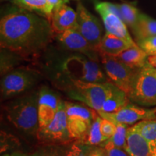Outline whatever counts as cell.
Returning a JSON list of instances; mask_svg holds the SVG:
<instances>
[{"label":"cell","mask_w":156,"mask_h":156,"mask_svg":"<svg viewBox=\"0 0 156 156\" xmlns=\"http://www.w3.org/2000/svg\"><path fill=\"white\" fill-rule=\"evenodd\" d=\"M54 31L48 19L25 9L4 16L0 22V45L23 57L36 56L51 42Z\"/></svg>","instance_id":"6da1fadb"},{"label":"cell","mask_w":156,"mask_h":156,"mask_svg":"<svg viewBox=\"0 0 156 156\" xmlns=\"http://www.w3.org/2000/svg\"><path fill=\"white\" fill-rule=\"evenodd\" d=\"M38 93L33 92L12 101L5 107L7 119L17 129L30 134L39 129Z\"/></svg>","instance_id":"7a4b0ae2"},{"label":"cell","mask_w":156,"mask_h":156,"mask_svg":"<svg viewBox=\"0 0 156 156\" xmlns=\"http://www.w3.org/2000/svg\"><path fill=\"white\" fill-rule=\"evenodd\" d=\"M72 85L68 91L70 98L80 101L87 107L99 112L103 103L110 94L114 84L106 83H87L70 80Z\"/></svg>","instance_id":"3957f363"},{"label":"cell","mask_w":156,"mask_h":156,"mask_svg":"<svg viewBox=\"0 0 156 156\" xmlns=\"http://www.w3.org/2000/svg\"><path fill=\"white\" fill-rule=\"evenodd\" d=\"M128 97L140 106H156V69L148 62L138 69Z\"/></svg>","instance_id":"277c9868"},{"label":"cell","mask_w":156,"mask_h":156,"mask_svg":"<svg viewBox=\"0 0 156 156\" xmlns=\"http://www.w3.org/2000/svg\"><path fill=\"white\" fill-rule=\"evenodd\" d=\"M62 69L70 80L87 83L109 82L96 60L82 56H70L64 62Z\"/></svg>","instance_id":"5b68a950"},{"label":"cell","mask_w":156,"mask_h":156,"mask_svg":"<svg viewBox=\"0 0 156 156\" xmlns=\"http://www.w3.org/2000/svg\"><path fill=\"white\" fill-rule=\"evenodd\" d=\"M65 106L70 137L73 140L82 142L98 114L96 111L79 103L65 101Z\"/></svg>","instance_id":"8992f818"},{"label":"cell","mask_w":156,"mask_h":156,"mask_svg":"<svg viewBox=\"0 0 156 156\" xmlns=\"http://www.w3.org/2000/svg\"><path fill=\"white\" fill-rule=\"evenodd\" d=\"M38 78V74L31 69H17L9 71L2 77V98H11L25 92L36 83Z\"/></svg>","instance_id":"52a82bcc"},{"label":"cell","mask_w":156,"mask_h":156,"mask_svg":"<svg viewBox=\"0 0 156 156\" xmlns=\"http://www.w3.org/2000/svg\"><path fill=\"white\" fill-rule=\"evenodd\" d=\"M101 62L108 81L124 90L127 95L139 69H133L121 62L116 56L100 54Z\"/></svg>","instance_id":"ba28073f"},{"label":"cell","mask_w":156,"mask_h":156,"mask_svg":"<svg viewBox=\"0 0 156 156\" xmlns=\"http://www.w3.org/2000/svg\"><path fill=\"white\" fill-rule=\"evenodd\" d=\"M38 140L44 144L64 145L72 141L67 126L65 101H62L54 119L46 127L38 129Z\"/></svg>","instance_id":"9c48e42d"},{"label":"cell","mask_w":156,"mask_h":156,"mask_svg":"<svg viewBox=\"0 0 156 156\" xmlns=\"http://www.w3.org/2000/svg\"><path fill=\"white\" fill-rule=\"evenodd\" d=\"M101 118L112 121L114 124L134 125L143 120L156 119V107L153 108L137 106L129 102L115 113L98 112Z\"/></svg>","instance_id":"30bf717a"},{"label":"cell","mask_w":156,"mask_h":156,"mask_svg":"<svg viewBox=\"0 0 156 156\" xmlns=\"http://www.w3.org/2000/svg\"><path fill=\"white\" fill-rule=\"evenodd\" d=\"M77 30L97 51L103 38V26L99 20L80 2L77 8Z\"/></svg>","instance_id":"8fae6325"},{"label":"cell","mask_w":156,"mask_h":156,"mask_svg":"<svg viewBox=\"0 0 156 156\" xmlns=\"http://www.w3.org/2000/svg\"><path fill=\"white\" fill-rule=\"evenodd\" d=\"M62 100L58 95L46 87L38 91V112L39 129L46 127L54 119Z\"/></svg>","instance_id":"7c38bea8"},{"label":"cell","mask_w":156,"mask_h":156,"mask_svg":"<svg viewBox=\"0 0 156 156\" xmlns=\"http://www.w3.org/2000/svg\"><path fill=\"white\" fill-rule=\"evenodd\" d=\"M56 38L67 49L80 52L92 59L98 60V51L77 29H70L56 34Z\"/></svg>","instance_id":"4fadbf2b"},{"label":"cell","mask_w":156,"mask_h":156,"mask_svg":"<svg viewBox=\"0 0 156 156\" xmlns=\"http://www.w3.org/2000/svg\"><path fill=\"white\" fill-rule=\"evenodd\" d=\"M51 25L56 34L70 29L77 28V12L64 4L54 9L51 17Z\"/></svg>","instance_id":"5bb4252c"},{"label":"cell","mask_w":156,"mask_h":156,"mask_svg":"<svg viewBox=\"0 0 156 156\" xmlns=\"http://www.w3.org/2000/svg\"><path fill=\"white\" fill-rule=\"evenodd\" d=\"M125 151L130 156H154L151 145L134 126L127 130Z\"/></svg>","instance_id":"9a60e30c"},{"label":"cell","mask_w":156,"mask_h":156,"mask_svg":"<svg viewBox=\"0 0 156 156\" xmlns=\"http://www.w3.org/2000/svg\"><path fill=\"white\" fill-rule=\"evenodd\" d=\"M101 16L102 17L106 32L123 39L129 44L132 45L136 44L130 36L126 25L122 19L113 13H102L101 14Z\"/></svg>","instance_id":"2e32d148"},{"label":"cell","mask_w":156,"mask_h":156,"mask_svg":"<svg viewBox=\"0 0 156 156\" xmlns=\"http://www.w3.org/2000/svg\"><path fill=\"white\" fill-rule=\"evenodd\" d=\"M132 46L134 45L129 44L123 39L106 32L103 36L99 46H98L97 51L99 54L117 56L123 51Z\"/></svg>","instance_id":"e0dca14e"},{"label":"cell","mask_w":156,"mask_h":156,"mask_svg":"<svg viewBox=\"0 0 156 156\" xmlns=\"http://www.w3.org/2000/svg\"><path fill=\"white\" fill-rule=\"evenodd\" d=\"M128 67L133 69H140L147 62V54L137 44L126 48L116 56Z\"/></svg>","instance_id":"ac0fdd59"},{"label":"cell","mask_w":156,"mask_h":156,"mask_svg":"<svg viewBox=\"0 0 156 156\" xmlns=\"http://www.w3.org/2000/svg\"><path fill=\"white\" fill-rule=\"evenodd\" d=\"M130 102L129 98L126 93L114 85L110 94L103 103L101 110L99 112L115 113L127 105Z\"/></svg>","instance_id":"d6986e66"},{"label":"cell","mask_w":156,"mask_h":156,"mask_svg":"<svg viewBox=\"0 0 156 156\" xmlns=\"http://www.w3.org/2000/svg\"><path fill=\"white\" fill-rule=\"evenodd\" d=\"M136 41L156 36V20L140 13L135 25L132 29Z\"/></svg>","instance_id":"ffe728a7"},{"label":"cell","mask_w":156,"mask_h":156,"mask_svg":"<svg viewBox=\"0 0 156 156\" xmlns=\"http://www.w3.org/2000/svg\"><path fill=\"white\" fill-rule=\"evenodd\" d=\"M134 127L149 142L156 156V119L143 120L134 124Z\"/></svg>","instance_id":"44dd1931"},{"label":"cell","mask_w":156,"mask_h":156,"mask_svg":"<svg viewBox=\"0 0 156 156\" xmlns=\"http://www.w3.org/2000/svg\"><path fill=\"white\" fill-rule=\"evenodd\" d=\"M15 2L22 8L37 11L44 15L48 20H51L54 7L48 2L47 0H15Z\"/></svg>","instance_id":"7402d4cb"},{"label":"cell","mask_w":156,"mask_h":156,"mask_svg":"<svg viewBox=\"0 0 156 156\" xmlns=\"http://www.w3.org/2000/svg\"><path fill=\"white\" fill-rule=\"evenodd\" d=\"M101 117L98 116L93 121L92 125H91L90 130L87 136L83 141L86 145L88 146H96L100 145L103 142L106 141V138L103 136L101 132L100 124H101Z\"/></svg>","instance_id":"603a6c76"},{"label":"cell","mask_w":156,"mask_h":156,"mask_svg":"<svg viewBox=\"0 0 156 156\" xmlns=\"http://www.w3.org/2000/svg\"><path fill=\"white\" fill-rule=\"evenodd\" d=\"M124 23L132 29L135 25L140 13L135 6L129 3H123L118 5Z\"/></svg>","instance_id":"cb8c5ba5"},{"label":"cell","mask_w":156,"mask_h":156,"mask_svg":"<svg viewBox=\"0 0 156 156\" xmlns=\"http://www.w3.org/2000/svg\"><path fill=\"white\" fill-rule=\"evenodd\" d=\"M116 130L114 135L110 138L111 141L117 147L125 150L126 145V137L129 126L124 124H116Z\"/></svg>","instance_id":"d4e9b609"},{"label":"cell","mask_w":156,"mask_h":156,"mask_svg":"<svg viewBox=\"0 0 156 156\" xmlns=\"http://www.w3.org/2000/svg\"><path fill=\"white\" fill-rule=\"evenodd\" d=\"M95 8L96 11L99 14H102V13H113V14L116 15L120 19L123 20V17L119 8L118 5H115L110 2H99L97 3L95 6ZM124 21V20H123Z\"/></svg>","instance_id":"484cf974"},{"label":"cell","mask_w":156,"mask_h":156,"mask_svg":"<svg viewBox=\"0 0 156 156\" xmlns=\"http://www.w3.org/2000/svg\"><path fill=\"white\" fill-rule=\"evenodd\" d=\"M137 45L147 54V56L156 54V36L139 41H137Z\"/></svg>","instance_id":"4316f807"},{"label":"cell","mask_w":156,"mask_h":156,"mask_svg":"<svg viewBox=\"0 0 156 156\" xmlns=\"http://www.w3.org/2000/svg\"><path fill=\"white\" fill-rule=\"evenodd\" d=\"M100 128L101 133L106 140L110 139L116 130V124H114L112 121L103 118H101V120Z\"/></svg>","instance_id":"83f0119b"},{"label":"cell","mask_w":156,"mask_h":156,"mask_svg":"<svg viewBox=\"0 0 156 156\" xmlns=\"http://www.w3.org/2000/svg\"><path fill=\"white\" fill-rule=\"evenodd\" d=\"M100 145L106 150L108 156H130L125 150L117 147L110 140H107Z\"/></svg>","instance_id":"f1b7e54d"},{"label":"cell","mask_w":156,"mask_h":156,"mask_svg":"<svg viewBox=\"0 0 156 156\" xmlns=\"http://www.w3.org/2000/svg\"><path fill=\"white\" fill-rule=\"evenodd\" d=\"M87 148L88 147L84 148L78 144H73L69 149L67 150L64 156H86Z\"/></svg>","instance_id":"f546056e"},{"label":"cell","mask_w":156,"mask_h":156,"mask_svg":"<svg viewBox=\"0 0 156 156\" xmlns=\"http://www.w3.org/2000/svg\"><path fill=\"white\" fill-rule=\"evenodd\" d=\"M86 156H108L106 150L101 147H88L87 150Z\"/></svg>","instance_id":"4dcf8cb0"},{"label":"cell","mask_w":156,"mask_h":156,"mask_svg":"<svg viewBox=\"0 0 156 156\" xmlns=\"http://www.w3.org/2000/svg\"><path fill=\"white\" fill-rule=\"evenodd\" d=\"M47 1L48 2L54 7V9L55 8V7H58V6L61 5L62 4L64 3V0H47Z\"/></svg>","instance_id":"1f68e13d"},{"label":"cell","mask_w":156,"mask_h":156,"mask_svg":"<svg viewBox=\"0 0 156 156\" xmlns=\"http://www.w3.org/2000/svg\"><path fill=\"white\" fill-rule=\"evenodd\" d=\"M147 62L151 64L152 67L156 69V54L152 56H148Z\"/></svg>","instance_id":"d6a6232c"},{"label":"cell","mask_w":156,"mask_h":156,"mask_svg":"<svg viewBox=\"0 0 156 156\" xmlns=\"http://www.w3.org/2000/svg\"><path fill=\"white\" fill-rule=\"evenodd\" d=\"M2 156H24V155L21 153H12V154H5V155H3Z\"/></svg>","instance_id":"836d02e7"},{"label":"cell","mask_w":156,"mask_h":156,"mask_svg":"<svg viewBox=\"0 0 156 156\" xmlns=\"http://www.w3.org/2000/svg\"><path fill=\"white\" fill-rule=\"evenodd\" d=\"M36 156H57V155H37Z\"/></svg>","instance_id":"e575fe53"},{"label":"cell","mask_w":156,"mask_h":156,"mask_svg":"<svg viewBox=\"0 0 156 156\" xmlns=\"http://www.w3.org/2000/svg\"><path fill=\"white\" fill-rule=\"evenodd\" d=\"M68 2H69V0H68Z\"/></svg>","instance_id":"d590c367"},{"label":"cell","mask_w":156,"mask_h":156,"mask_svg":"<svg viewBox=\"0 0 156 156\" xmlns=\"http://www.w3.org/2000/svg\"><path fill=\"white\" fill-rule=\"evenodd\" d=\"M14 1H15V0H14Z\"/></svg>","instance_id":"8d00e7d4"}]
</instances>
